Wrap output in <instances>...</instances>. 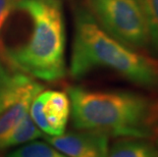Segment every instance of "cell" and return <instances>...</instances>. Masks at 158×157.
Segmentation results:
<instances>
[{"label":"cell","instance_id":"obj_8","mask_svg":"<svg viewBox=\"0 0 158 157\" xmlns=\"http://www.w3.org/2000/svg\"><path fill=\"white\" fill-rule=\"evenodd\" d=\"M141 138H122L109 147L107 157H158L153 144Z\"/></svg>","mask_w":158,"mask_h":157},{"label":"cell","instance_id":"obj_7","mask_svg":"<svg viewBox=\"0 0 158 157\" xmlns=\"http://www.w3.org/2000/svg\"><path fill=\"white\" fill-rule=\"evenodd\" d=\"M44 139L68 157H107L109 150V137L89 130L45 136Z\"/></svg>","mask_w":158,"mask_h":157},{"label":"cell","instance_id":"obj_13","mask_svg":"<svg viewBox=\"0 0 158 157\" xmlns=\"http://www.w3.org/2000/svg\"><path fill=\"white\" fill-rule=\"evenodd\" d=\"M19 0H0V34L15 10Z\"/></svg>","mask_w":158,"mask_h":157},{"label":"cell","instance_id":"obj_11","mask_svg":"<svg viewBox=\"0 0 158 157\" xmlns=\"http://www.w3.org/2000/svg\"><path fill=\"white\" fill-rule=\"evenodd\" d=\"M6 157H68L48 142L32 141L16 147Z\"/></svg>","mask_w":158,"mask_h":157},{"label":"cell","instance_id":"obj_3","mask_svg":"<svg viewBox=\"0 0 158 157\" xmlns=\"http://www.w3.org/2000/svg\"><path fill=\"white\" fill-rule=\"evenodd\" d=\"M98 68L111 71L137 86L158 90V60L104 31L83 1L73 6L69 75L81 79Z\"/></svg>","mask_w":158,"mask_h":157},{"label":"cell","instance_id":"obj_6","mask_svg":"<svg viewBox=\"0 0 158 157\" xmlns=\"http://www.w3.org/2000/svg\"><path fill=\"white\" fill-rule=\"evenodd\" d=\"M44 86L12 66L0 53V114L25 99L41 93Z\"/></svg>","mask_w":158,"mask_h":157},{"label":"cell","instance_id":"obj_2","mask_svg":"<svg viewBox=\"0 0 158 157\" xmlns=\"http://www.w3.org/2000/svg\"><path fill=\"white\" fill-rule=\"evenodd\" d=\"M77 130H89L116 138L149 139L158 131V97L131 91L66 90Z\"/></svg>","mask_w":158,"mask_h":157},{"label":"cell","instance_id":"obj_4","mask_svg":"<svg viewBox=\"0 0 158 157\" xmlns=\"http://www.w3.org/2000/svg\"><path fill=\"white\" fill-rule=\"evenodd\" d=\"M105 32L124 45L142 50L149 47V33L143 0H84Z\"/></svg>","mask_w":158,"mask_h":157},{"label":"cell","instance_id":"obj_1","mask_svg":"<svg viewBox=\"0 0 158 157\" xmlns=\"http://www.w3.org/2000/svg\"><path fill=\"white\" fill-rule=\"evenodd\" d=\"M27 32L15 42H0V53L12 66L35 80L65 76V27L61 0H19Z\"/></svg>","mask_w":158,"mask_h":157},{"label":"cell","instance_id":"obj_5","mask_svg":"<svg viewBox=\"0 0 158 157\" xmlns=\"http://www.w3.org/2000/svg\"><path fill=\"white\" fill-rule=\"evenodd\" d=\"M29 114L47 136L62 135L70 115L69 96L62 91L43 90L33 100Z\"/></svg>","mask_w":158,"mask_h":157},{"label":"cell","instance_id":"obj_9","mask_svg":"<svg viewBox=\"0 0 158 157\" xmlns=\"http://www.w3.org/2000/svg\"><path fill=\"white\" fill-rule=\"evenodd\" d=\"M40 138H45L44 133L36 126V123L28 113L12 132L0 141V151L13 148V147L16 148Z\"/></svg>","mask_w":158,"mask_h":157},{"label":"cell","instance_id":"obj_12","mask_svg":"<svg viewBox=\"0 0 158 157\" xmlns=\"http://www.w3.org/2000/svg\"><path fill=\"white\" fill-rule=\"evenodd\" d=\"M143 2L149 33V47L158 55V0H143Z\"/></svg>","mask_w":158,"mask_h":157},{"label":"cell","instance_id":"obj_10","mask_svg":"<svg viewBox=\"0 0 158 157\" xmlns=\"http://www.w3.org/2000/svg\"><path fill=\"white\" fill-rule=\"evenodd\" d=\"M33 100L34 99L32 98L23 100L0 114V141L12 132L15 126L25 118V116L29 113Z\"/></svg>","mask_w":158,"mask_h":157}]
</instances>
